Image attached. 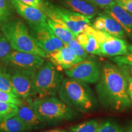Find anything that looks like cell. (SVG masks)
Returning <instances> with one entry per match:
<instances>
[{
    "label": "cell",
    "instance_id": "cell-24",
    "mask_svg": "<svg viewBox=\"0 0 132 132\" xmlns=\"http://www.w3.org/2000/svg\"><path fill=\"white\" fill-rule=\"evenodd\" d=\"M0 89L8 92L14 97L19 98L13 89L12 86L10 83L9 78L2 67L0 68Z\"/></svg>",
    "mask_w": 132,
    "mask_h": 132
},
{
    "label": "cell",
    "instance_id": "cell-31",
    "mask_svg": "<svg viewBox=\"0 0 132 132\" xmlns=\"http://www.w3.org/2000/svg\"><path fill=\"white\" fill-rule=\"evenodd\" d=\"M89 2L92 3L97 7L105 9L108 6H110L112 3L114 2V0H87Z\"/></svg>",
    "mask_w": 132,
    "mask_h": 132
},
{
    "label": "cell",
    "instance_id": "cell-35",
    "mask_svg": "<svg viewBox=\"0 0 132 132\" xmlns=\"http://www.w3.org/2000/svg\"><path fill=\"white\" fill-rule=\"evenodd\" d=\"M40 132H70L69 130H66L64 129H52L42 131Z\"/></svg>",
    "mask_w": 132,
    "mask_h": 132
},
{
    "label": "cell",
    "instance_id": "cell-17",
    "mask_svg": "<svg viewBox=\"0 0 132 132\" xmlns=\"http://www.w3.org/2000/svg\"><path fill=\"white\" fill-rule=\"evenodd\" d=\"M66 9L93 18L98 14V9L87 0H58Z\"/></svg>",
    "mask_w": 132,
    "mask_h": 132
},
{
    "label": "cell",
    "instance_id": "cell-26",
    "mask_svg": "<svg viewBox=\"0 0 132 132\" xmlns=\"http://www.w3.org/2000/svg\"><path fill=\"white\" fill-rule=\"evenodd\" d=\"M66 45L70 48L78 56L81 57V58L85 59L88 57V53L86 52L85 49L77 42V40H76V38L70 40Z\"/></svg>",
    "mask_w": 132,
    "mask_h": 132
},
{
    "label": "cell",
    "instance_id": "cell-2",
    "mask_svg": "<svg viewBox=\"0 0 132 132\" xmlns=\"http://www.w3.org/2000/svg\"><path fill=\"white\" fill-rule=\"evenodd\" d=\"M57 94L62 102L82 113H92L98 108V101L90 87L75 79L64 78Z\"/></svg>",
    "mask_w": 132,
    "mask_h": 132
},
{
    "label": "cell",
    "instance_id": "cell-11",
    "mask_svg": "<svg viewBox=\"0 0 132 132\" xmlns=\"http://www.w3.org/2000/svg\"><path fill=\"white\" fill-rule=\"evenodd\" d=\"M44 59L36 54L12 50L1 63L6 68L36 71L45 62Z\"/></svg>",
    "mask_w": 132,
    "mask_h": 132
},
{
    "label": "cell",
    "instance_id": "cell-15",
    "mask_svg": "<svg viewBox=\"0 0 132 132\" xmlns=\"http://www.w3.org/2000/svg\"><path fill=\"white\" fill-rule=\"evenodd\" d=\"M104 14L114 19L122 26L125 34L132 39V14L114 2L103 9Z\"/></svg>",
    "mask_w": 132,
    "mask_h": 132
},
{
    "label": "cell",
    "instance_id": "cell-30",
    "mask_svg": "<svg viewBox=\"0 0 132 132\" xmlns=\"http://www.w3.org/2000/svg\"><path fill=\"white\" fill-rule=\"evenodd\" d=\"M114 2L132 14V0H114Z\"/></svg>",
    "mask_w": 132,
    "mask_h": 132
},
{
    "label": "cell",
    "instance_id": "cell-12",
    "mask_svg": "<svg viewBox=\"0 0 132 132\" xmlns=\"http://www.w3.org/2000/svg\"><path fill=\"white\" fill-rule=\"evenodd\" d=\"M47 57L54 65L61 67L64 70L84 60L78 56L67 45H64L61 48L47 54Z\"/></svg>",
    "mask_w": 132,
    "mask_h": 132
},
{
    "label": "cell",
    "instance_id": "cell-5",
    "mask_svg": "<svg viewBox=\"0 0 132 132\" xmlns=\"http://www.w3.org/2000/svg\"><path fill=\"white\" fill-rule=\"evenodd\" d=\"M63 79L62 74L52 62H44L36 70L28 98L37 100L55 96Z\"/></svg>",
    "mask_w": 132,
    "mask_h": 132
},
{
    "label": "cell",
    "instance_id": "cell-22",
    "mask_svg": "<svg viewBox=\"0 0 132 132\" xmlns=\"http://www.w3.org/2000/svg\"><path fill=\"white\" fill-rule=\"evenodd\" d=\"M99 122L96 120H89L80 124L73 125L69 127L70 132H97Z\"/></svg>",
    "mask_w": 132,
    "mask_h": 132
},
{
    "label": "cell",
    "instance_id": "cell-34",
    "mask_svg": "<svg viewBox=\"0 0 132 132\" xmlns=\"http://www.w3.org/2000/svg\"><path fill=\"white\" fill-rule=\"evenodd\" d=\"M10 16L6 15L0 12V28L4 23H6L7 21H8L9 20Z\"/></svg>",
    "mask_w": 132,
    "mask_h": 132
},
{
    "label": "cell",
    "instance_id": "cell-10",
    "mask_svg": "<svg viewBox=\"0 0 132 132\" xmlns=\"http://www.w3.org/2000/svg\"><path fill=\"white\" fill-rule=\"evenodd\" d=\"M17 97L25 100L29 96L36 71L9 69L2 67Z\"/></svg>",
    "mask_w": 132,
    "mask_h": 132
},
{
    "label": "cell",
    "instance_id": "cell-28",
    "mask_svg": "<svg viewBox=\"0 0 132 132\" xmlns=\"http://www.w3.org/2000/svg\"><path fill=\"white\" fill-rule=\"evenodd\" d=\"M0 101L12 103L15 104L18 106H20L23 103V100L17 98V97H14L8 92L4 91V90L1 89H0Z\"/></svg>",
    "mask_w": 132,
    "mask_h": 132
},
{
    "label": "cell",
    "instance_id": "cell-32",
    "mask_svg": "<svg viewBox=\"0 0 132 132\" xmlns=\"http://www.w3.org/2000/svg\"><path fill=\"white\" fill-rule=\"evenodd\" d=\"M0 12L9 16H11V7L8 0H0Z\"/></svg>",
    "mask_w": 132,
    "mask_h": 132
},
{
    "label": "cell",
    "instance_id": "cell-18",
    "mask_svg": "<svg viewBox=\"0 0 132 132\" xmlns=\"http://www.w3.org/2000/svg\"><path fill=\"white\" fill-rule=\"evenodd\" d=\"M76 40L88 53L102 56L100 46L93 35L82 32L76 37Z\"/></svg>",
    "mask_w": 132,
    "mask_h": 132
},
{
    "label": "cell",
    "instance_id": "cell-1",
    "mask_svg": "<svg viewBox=\"0 0 132 132\" xmlns=\"http://www.w3.org/2000/svg\"><path fill=\"white\" fill-rule=\"evenodd\" d=\"M127 70L122 66L106 62L101 67L95 91L102 106L112 112H123L131 106L128 95Z\"/></svg>",
    "mask_w": 132,
    "mask_h": 132
},
{
    "label": "cell",
    "instance_id": "cell-13",
    "mask_svg": "<svg viewBox=\"0 0 132 132\" xmlns=\"http://www.w3.org/2000/svg\"><path fill=\"white\" fill-rule=\"evenodd\" d=\"M91 26L96 30L121 39H124L126 36L122 26L114 19L105 14L99 15L95 18Z\"/></svg>",
    "mask_w": 132,
    "mask_h": 132
},
{
    "label": "cell",
    "instance_id": "cell-8",
    "mask_svg": "<svg viewBox=\"0 0 132 132\" xmlns=\"http://www.w3.org/2000/svg\"><path fill=\"white\" fill-rule=\"evenodd\" d=\"M102 65L94 59H84L70 68L65 69L67 77L87 84L96 83L100 77Z\"/></svg>",
    "mask_w": 132,
    "mask_h": 132
},
{
    "label": "cell",
    "instance_id": "cell-6",
    "mask_svg": "<svg viewBox=\"0 0 132 132\" xmlns=\"http://www.w3.org/2000/svg\"><path fill=\"white\" fill-rule=\"evenodd\" d=\"M47 19L62 24L68 28L77 37L83 32L87 26L90 24L92 18L73 12L65 7L46 1V7L44 11Z\"/></svg>",
    "mask_w": 132,
    "mask_h": 132
},
{
    "label": "cell",
    "instance_id": "cell-25",
    "mask_svg": "<svg viewBox=\"0 0 132 132\" xmlns=\"http://www.w3.org/2000/svg\"><path fill=\"white\" fill-rule=\"evenodd\" d=\"M12 50V48L8 40L1 32H0V63L7 57V56Z\"/></svg>",
    "mask_w": 132,
    "mask_h": 132
},
{
    "label": "cell",
    "instance_id": "cell-20",
    "mask_svg": "<svg viewBox=\"0 0 132 132\" xmlns=\"http://www.w3.org/2000/svg\"><path fill=\"white\" fill-rule=\"evenodd\" d=\"M29 130L16 116L0 122V132H28Z\"/></svg>",
    "mask_w": 132,
    "mask_h": 132
},
{
    "label": "cell",
    "instance_id": "cell-14",
    "mask_svg": "<svg viewBox=\"0 0 132 132\" xmlns=\"http://www.w3.org/2000/svg\"><path fill=\"white\" fill-rule=\"evenodd\" d=\"M10 2L18 14L26 20L28 23L47 22V16L40 9L24 4L19 0H10Z\"/></svg>",
    "mask_w": 132,
    "mask_h": 132
},
{
    "label": "cell",
    "instance_id": "cell-36",
    "mask_svg": "<svg viewBox=\"0 0 132 132\" xmlns=\"http://www.w3.org/2000/svg\"><path fill=\"white\" fill-rule=\"evenodd\" d=\"M125 69H127L130 75H132V66L131 65H122Z\"/></svg>",
    "mask_w": 132,
    "mask_h": 132
},
{
    "label": "cell",
    "instance_id": "cell-33",
    "mask_svg": "<svg viewBox=\"0 0 132 132\" xmlns=\"http://www.w3.org/2000/svg\"><path fill=\"white\" fill-rule=\"evenodd\" d=\"M127 82H128V95H129L130 101H131V103L132 105V75H130V73H128V71H127Z\"/></svg>",
    "mask_w": 132,
    "mask_h": 132
},
{
    "label": "cell",
    "instance_id": "cell-29",
    "mask_svg": "<svg viewBox=\"0 0 132 132\" xmlns=\"http://www.w3.org/2000/svg\"><path fill=\"white\" fill-rule=\"evenodd\" d=\"M24 4L32 6L44 12L46 7V1L44 0H19Z\"/></svg>",
    "mask_w": 132,
    "mask_h": 132
},
{
    "label": "cell",
    "instance_id": "cell-23",
    "mask_svg": "<svg viewBox=\"0 0 132 132\" xmlns=\"http://www.w3.org/2000/svg\"><path fill=\"white\" fill-rule=\"evenodd\" d=\"M97 132H124V131L116 122L108 120L99 124Z\"/></svg>",
    "mask_w": 132,
    "mask_h": 132
},
{
    "label": "cell",
    "instance_id": "cell-27",
    "mask_svg": "<svg viewBox=\"0 0 132 132\" xmlns=\"http://www.w3.org/2000/svg\"><path fill=\"white\" fill-rule=\"evenodd\" d=\"M128 50H129V53L128 54L112 57L111 59L112 61L119 66H132V45L128 46Z\"/></svg>",
    "mask_w": 132,
    "mask_h": 132
},
{
    "label": "cell",
    "instance_id": "cell-3",
    "mask_svg": "<svg viewBox=\"0 0 132 132\" xmlns=\"http://www.w3.org/2000/svg\"><path fill=\"white\" fill-rule=\"evenodd\" d=\"M28 102L41 120L48 125H55L75 119L79 111L62 102L56 96L31 100Z\"/></svg>",
    "mask_w": 132,
    "mask_h": 132
},
{
    "label": "cell",
    "instance_id": "cell-19",
    "mask_svg": "<svg viewBox=\"0 0 132 132\" xmlns=\"http://www.w3.org/2000/svg\"><path fill=\"white\" fill-rule=\"evenodd\" d=\"M47 21L50 28L52 29L55 36L59 39H60L65 45H67L72 39L76 38L75 34L62 24L48 19H47Z\"/></svg>",
    "mask_w": 132,
    "mask_h": 132
},
{
    "label": "cell",
    "instance_id": "cell-37",
    "mask_svg": "<svg viewBox=\"0 0 132 132\" xmlns=\"http://www.w3.org/2000/svg\"><path fill=\"white\" fill-rule=\"evenodd\" d=\"M125 132H132V124L130 125L128 127V128H127L126 131Z\"/></svg>",
    "mask_w": 132,
    "mask_h": 132
},
{
    "label": "cell",
    "instance_id": "cell-21",
    "mask_svg": "<svg viewBox=\"0 0 132 132\" xmlns=\"http://www.w3.org/2000/svg\"><path fill=\"white\" fill-rule=\"evenodd\" d=\"M18 110L19 106L15 104L0 101V122L15 116Z\"/></svg>",
    "mask_w": 132,
    "mask_h": 132
},
{
    "label": "cell",
    "instance_id": "cell-16",
    "mask_svg": "<svg viewBox=\"0 0 132 132\" xmlns=\"http://www.w3.org/2000/svg\"><path fill=\"white\" fill-rule=\"evenodd\" d=\"M16 116L24 123L29 131L40 129L46 126L45 123L39 118L30 103L26 100L25 103L23 102L19 106V110Z\"/></svg>",
    "mask_w": 132,
    "mask_h": 132
},
{
    "label": "cell",
    "instance_id": "cell-4",
    "mask_svg": "<svg viewBox=\"0 0 132 132\" xmlns=\"http://www.w3.org/2000/svg\"><path fill=\"white\" fill-rule=\"evenodd\" d=\"M0 30L12 50L47 58V54L39 47L28 27L22 20H10L1 26Z\"/></svg>",
    "mask_w": 132,
    "mask_h": 132
},
{
    "label": "cell",
    "instance_id": "cell-9",
    "mask_svg": "<svg viewBox=\"0 0 132 132\" xmlns=\"http://www.w3.org/2000/svg\"><path fill=\"white\" fill-rule=\"evenodd\" d=\"M28 24L29 30L33 37L47 55L65 45L55 36L48 24L47 21L41 23H28Z\"/></svg>",
    "mask_w": 132,
    "mask_h": 132
},
{
    "label": "cell",
    "instance_id": "cell-7",
    "mask_svg": "<svg viewBox=\"0 0 132 132\" xmlns=\"http://www.w3.org/2000/svg\"><path fill=\"white\" fill-rule=\"evenodd\" d=\"M83 32L94 36L100 46L103 56L113 57L129 53L127 42L123 39L96 30L90 24L86 26Z\"/></svg>",
    "mask_w": 132,
    "mask_h": 132
}]
</instances>
